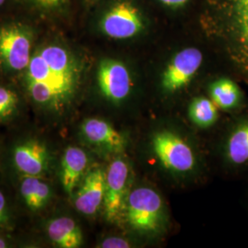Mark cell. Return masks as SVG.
Instances as JSON below:
<instances>
[{"instance_id": "23", "label": "cell", "mask_w": 248, "mask_h": 248, "mask_svg": "<svg viewBox=\"0 0 248 248\" xmlns=\"http://www.w3.org/2000/svg\"><path fill=\"white\" fill-rule=\"evenodd\" d=\"M7 221V213H6V199L3 193L0 191V224Z\"/></svg>"}, {"instance_id": "19", "label": "cell", "mask_w": 248, "mask_h": 248, "mask_svg": "<svg viewBox=\"0 0 248 248\" xmlns=\"http://www.w3.org/2000/svg\"><path fill=\"white\" fill-rule=\"evenodd\" d=\"M40 181L41 180L37 177L27 176L26 178L21 183V186H20L21 195L23 197L27 206L30 209H32L33 207L36 192L40 184Z\"/></svg>"}, {"instance_id": "11", "label": "cell", "mask_w": 248, "mask_h": 248, "mask_svg": "<svg viewBox=\"0 0 248 248\" xmlns=\"http://www.w3.org/2000/svg\"><path fill=\"white\" fill-rule=\"evenodd\" d=\"M14 163L22 174L39 177L47 169V148L43 142L36 140L20 143L14 151Z\"/></svg>"}, {"instance_id": "20", "label": "cell", "mask_w": 248, "mask_h": 248, "mask_svg": "<svg viewBox=\"0 0 248 248\" xmlns=\"http://www.w3.org/2000/svg\"><path fill=\"white\" fill-rule=\"evenodd\" d=\"M50 195H51V190H50V187L48 186V184H46L43 181H40V184H39L37 192H36L33 207L31 210L35 211V210H39V209L43 208L45 204L48 202Z\"/></svg>"}, {"instance_id": "14", "label": "cell", "mask_w": 248, "mask_h": 248, "mask_svg": "<svg viewBox=\"0 0 248 248\" xmlns=\"http://www.w3.org/2000/svg\"><path fill=\"white\" fill-rule=\"evenodd\" d=\"M47 233L59 248H78L83 243L79 226L68 217H59L50 221L47 225Z\"/></svg>"}, {"instance_id": "18", "label": "cell", "mask_w": 248, "mask_h": 248, "mask_svg": "<svg viewBox=\"0 0 248 248\" xmlns=\"http://www.w3.org/2000/svg\"><path fill=\"white\" fill-rule=\"evenodd\" d=\"M18 98L12 90L0 87V119L8 118L18 107Z\"/></svg>"}, {"instance_id": "9", "label": "cell", "mask_w": 248, "mask_h": 248, "mask_svg": "<svg viewBox=\"0 0 248 248\" xmlns=\"http://www.w3.org/2000/svg\"><path fill=\"white\" fill-rule=\"evenodd\" d=\"M128 176V165L124 160H114L107 170L103 203L107 219L109 221L115 220L123 210Z\"/></svg>"}, {"instance_id": "3", "label": "cell", "mask_w": 248, "mask_h": 248, "mask_svg": "<svg viewBox=\"0 0 248 248\" xmlns=\"http://www.w3.org/2000/svg\"><path fill=\"white\" fill-rule=\"evenodd\" d=\"M127 219L140 232H154L159 226L163 202L159 194L149 187H138L127 198Z\"/></svg>"}, {"instance_id": "4", "label": "cell", "mask_w": 248, "mask_h": 248, "mask_svg": "<svg viewBox=\"0 0 248 248\" xmlns=\"http://www.w3.org/2000/svg\"><path fill=\"white\" fill-rule=\"evenodd\" d=\"M31 36L26 28L9 25L0 30V63L13 71L28 67L31 61Z\"/></svg>"}, {"instance_id": "22", "label": "cell", "mask_w": 248, "mask_h": 248, "mask_svg": "<svg viewBox=\"0 0 248 248\" xmlns=\"http://www.w3.org/2000/svg\"><path fill=\"white\" fill-rule=\"evenodd\" d=\"M36 3L45 9H54L62 4L63 0H34Z\"/></svg>"}, {"instance_id": "17", "label": "cell", "mask_w": 248, "mask_h": 248, "mask_svg": "<svg viewBox=\"0 0 248 248\" xmlns=\"http://www.w3.org/2000/svg\"><path fill=\"white\" fill-rule=\"evenodd\" d=\"M218 107L212 99L197 98L190 103L188 115L190 120L200 127L212 126L218 118Z\"/></svg>"}, {"instance_id": "2", "label": "cell", "mask_w": 248, "mask_h": 248, "mask_svg": "<svg viewBox=\"0 0 248 248\" xmlns=\"http://www.w3.org/2000/svg\"><path fill=\"white\" fill-rule=\"evenodd\" d=\"M202 24L248 80V0H206Z\"/></svg>"}, {"instance_id": "15", "label": "cell", "mask_w": 248, "mask_h": 248, "mask_svg": "<svg viewBox=\"0 0 248 248\" xmlns=\"http://www.w3.org/2000/svg\"><path fill=\"white\" fill-rule=\"evenodd\" d=\"M226 156L234 166L248 163V119L242 121L232 131L226 143Z\"/></svg>"}, {"instance_id": "21", "label": "cell", "mask_w": 248, "mask_h": 248, "mask_svg": "<svg viewBox=\"0 0 248 248\" xmlns=\"http://www.w3.org/2000/svg\"><path fill=\"white\" fill-rule=\"evenodd\" d=\"M101 248H130V245L127 241L120 237H109L104 240L101 244Z\"/></svg>"}, {"instance_id": "5", "label": "cell", "mask_w": 248, "mask_h": 248, "mask_svg": "<svg viewBox=\"0 0 248 248\" xmlns=\"http://www.w3.org/2000/svg\"><path fill=\"white\" fill-rule=\"evenodd\" d=\"M153 149L164 168L175 172H187L195 166L193 151L175 133L163 131L153 138Z\"/></svg>"}, {"instance_id": "12", "label": "cell", "mask_w": 248, "mask_h": 248, "mask_svg": "<svg viewBox=\"0 0 248 248\" xmlns=\"http://www.w3.org/2000/svg\"><path fill=\"white\" fill-rule=\"evenodd\" d=\"M82 132L89 142L102 145L112 150L121 151L126 144L122 133L103 120L91 118L84 122Z\"/></svg>"}, {"instance_id": "24", "label": "cell", "mask_w": 248, "mask_h": 248, "mask_svg": "<svg viewBox=\"0 0 248 248\" xmlns=\"http://www.w3.org/2000/svg\"><path fill=\"white\" fill-rule=\"evenodd\" d=\"M159 1L164 5H166L168 7H171V8L182 7L188 2V0H159Z\"/></svg>"}, {"instance_id": "7", "label": "cell", "mask_w": 248, "mask_h": 248, "mask_svg": "<svg viewBox=\"0 0 248 248\" xmlns=\"http://www.w3.org/2000/svg\"><path fill=\"white\" fill-rule=\"evenodd\" d=\"M143 28L138 9L129 2H122L110 9L101 21V29L107 36L124 40L138 34Z\"/></svg>"}, {"instance_id": "8", "label": "cell", "mask_w": 248, "mask_h": 248, "mask_svg": "<svg viewBox=\"0 0 248 248\" xmlns=\"http://www.w3.org/2000/svg\"><path fill=\"white\" fill-rule=\"evenodd\" d=\"M98 83L103 96L116 103L127 98L132 89V79L127 67L113 59H105L99 63Z\"/></svg>"}, {"instance_id": "25", "label": "cell", "mask_w": 248, "mask_h": 248, "mask_svg": "<svg viewBox=\"0 0 248 248\" xmlns=\"http://www.w3.org/2000/svg\"><path fill=\"white\" fill-rule=\"evenodd\" d=\"M7 247H8L7 242L0 237V248H7Z\"/></svg>"}, {"instance_id": "26", "label": "cell", "mask_w": 248, "mask_h": 248, "mask_svg": "<svg viewBox=\"0 0 248 248\" xmlns=\"http://www.w3.org/2000/svg\"><path fill=\"white\" fill-rule=\"evenodd\" d=\"M5 2V0H0V6H2V4Z\"/></svg>"}, {"instance_id": "6", "label": "cell", "mask_w": 248, "mask_h": 248, "mask_svg": "<svg viewBox=\"0 0 248 248\" xmlns=\"http://www.w3.org/2000/svg\"><path fill=\"white\" fill-rule=\"evenodd\" d=\"M202 61V53L197 48L189 47L178 52L163 73V89L176 92L184 88L201 68Z\"/></svg>"}, {"instance_id": "13", "label": "cell", "mask_w": 248, "mask_h": 248, "mask_svg": "<svg viewBox=\"0 0 248 248\" xmlns=\"http://www.w3.org/2000/svg\"><path fill=\"white\" fill-rule=\"evenodd\" d=\"M87 166L88 156L82 149L69 146L65 150L62 159L61 179L63 189L67 194L71 195Z\"/></svg>"}, {"instance_id": "16", "label": "cell", "mask_w": 248, "mask_h": 248, "mask_svg": "<svg viewBox=\"0 0 248 248\" xmlns=\"http://www.w3.org/2000/svg\"><path fill=\"white\" fill-rule=\"evenodd\" d=\"M211 98L216 106L222 109H231L238 106L241 100V92L233 81L221 78L212 85Z\"/></svg>"}, {"instance_id": "10", "label": "cell", "mask_w": 248, "mask_h": 248, "mask_svg": "<svg viewBox=\"0 0 248 248\" xmlns=\"http://www.w3.org/2000/svg\"><path fill=\"white\" fill-rule=\"evenodd\" d=\"M105 181L106 173L101 169H95L86 177L75 199V205L78 212L86 215L98 212L104 202Z\"/></svg>"}, {"instance_id": "27", "label": "cell", "mask_w": 248, "mask_h": 248, "mask_svg": "<svg viewBox=\"0 0 248 248\" xmlns=\"http://www.w3.org/2000/svg\"><path fill=\"white\" fill-rule=\"evenodd\" d=\"M90 1H94V2H96V1H98V0H90Z\"/></svg>"}, {"instance_id": "1", "label": "cell", "mask_w": 248, "mask_h": 248, "mask_svg": "<svg viewBox=\"0 0 248 248\" xmlns=\"http://www.w3.org/2000/svg\"><path fill=\"white\" fill-rule=\"evenodd\" d=\"M79 70L71 54L59 45H49L33 54L27 67L30 97L37 105L62 111L78 89Z\"/></svg>"}]
</instances>
